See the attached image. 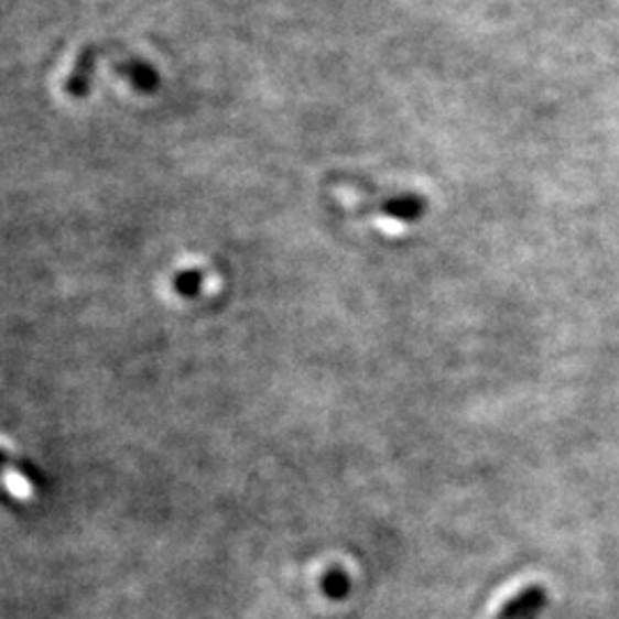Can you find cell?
Wrapping results in <instances>:
<instances>
[{
	"label": "cell",
	"mask_w": 619,
	"mask_h": 619,
	"mask_svg": "<svg viewBox=\"0 0 619 619\" xmlns=\"http://www.w3.org/2000/svg\"><path fill=\"white\" fill-rule=\"evenodd\" d=\"M322 585H324V593H326L328 597L343 599V597H347L351 583H349V576H347L343 569H330V572L324 576Z\"/></svg>",
	"instance_id": "cell-2"
},
{
	"label": "cell",
	"mask_w": 619,
	"mask_h": 619,
	"mask_svg": "<svg viewBox=\"0 0 619 619\" xmlns=\"http://www.w3.org/2000/svg\"><path fill=\"white\" fill-rule=\"evenodd\" d=\"M546 601L549 593L544 585H528L510 601H504L493 619H537L546 608Z\"/></svg>",
	"instance_id": "cell-1"
}]
</instances>
